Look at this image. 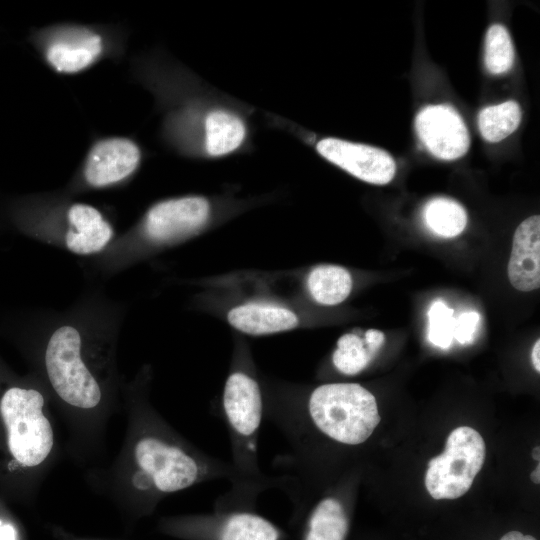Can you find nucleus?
<instances>
[{"label": "nucleus", "mask_w": 540, "mask_h": 540, "mask_svg": "<svg viewBox=\"0 0 540 540\" xmlns=\"http://www.w3.org/2000/svg\"><path fill=\"white\" fill-rule=\"evenodd\" d=\"M65 245L73 253L89 255L101 251L112 239L113 229L94 207L74 204L67 213Z\"/></svg>", "instance_id": "nucleus-13"}, {"label": "nucleus", "mask_w": 540, "mask_h": 540, "mask_svg": "<svg viewBox=\"0 0 540 540\" xmlns=\"http://www.w3.org/2000/svg\"><path fill=\"white\" fill-rule=\"evenodd\" d=\"M428 227L445 238L462 233L467 224V213L458 202L445 197L431 199L424 208Z\"/></svg>", "instance_id": "nucleus-20"}, {"label": "nucleus", "mask_w": 540, "mask_h": 540, "mask_svg": "<svg viewBox=\"0 0 540 540\" xmlns=\"http://www.w3.org/2000/svg\"><path fill=\"white\" fill-rule=\"evenodd\" d=\"M317 150L328 161L371 184L385 185L396 173L393 157L377 147L325 138L318 142Z\"/></svg>", "instance_id": "nucleus-8"}, {"label": "nucleus", "mask_w": 540, "mask_h": 540, "mask_svg": "<svg viewBox=\"0 0 540 540\" xmlns=\"http://www.w3.org/2000/svg\"><path fill=\"white\" fill-rule=\"evenodd\" d=\"M209 203L203 197L170 199L154 205L147 213L145 232L155 242L184 237L205 224Z\"/></svg>", "instance_id": "nucleus-9"}, {"label": "nucleus", "mask_w": 540, "mask_h": 540, "mask_svg": "<svg viewBox=\"0 0 540 540\" xmlns=\"http://www.w3.org/2000/svg\"><path fill=\"white\" fill-rule=\"evenodd\" d=\"M539 353H540V341L539 339L535 342L533 348H532V352H531V360H532V364L534 366V369L537 371V372H540V357H539Z\"/></svg>", "instance_id": "nucleus-26"}, {"label": "nucleus", "mask_w": 540, "mask_h": 540, "mask_svg": "<svg viewBox=\"0 0 540 540\" xmlns=\"http://www.w3.org/2000/svg\"><path fill=\"white\" fill-rule=\"evenodd\" d=\"M140 152L136 144L124 138H111L97 143L90 151L85 178L95 187L119 182L137 167Z\"/></svg>", "instance_id": "nucleus-10"}, {"label": "nucleus", "mask_w": 540, "mask_h": 540, "mask_svg": "<svg viewBox=\"0 0 540 540\" xmlns=\"http://www.w3.org/2000/svg\"><path fill=\"white\" fill-rule=\"evenodd\" d=\"M416 133L436 158L455 160L469 149L470 136L461 115L451 105L423 107L415 117Z\"/></svg>", "instance_id": "nucleus-7"}, {"label": "nucleus", "mask_w": 540, "mask_h": 540, "mask_svg": "<svg viewBox=\"0 0 540 540\" xmlns=\"http://www.w3.org/2000/svg\"><path fill=\"white\" fill-rule=\"evenodd\" d=\"M384 342V333L376 329L367 330L363 337L346 333L337 341L332 354L333 366L341 374L356 375L371 363Z\"/></svg>", "instance_id": "nucleus-15"}, {"label": "nucleus", "mask_w": 540, "mask_h": 540, "mask_svg": "<svg viewBox=\"0 0 540 540\" xmlns=\"http://www.w3.org/2000/svg\"><path fill=\"white\" fill-rule=\"evenodd\" d=\"M540 465L538 464L536 469L531 473V479L535 484H539L540 482Z\"/></svg>", "instance_id": "nucleus-27"}, {"label": "nucleus", "mask_w": 540, "mask_h": 540, "mask_svg": "<svg viewBox=\"0 0 540 540\" xmlns=\"http://www.w3.org/2000/svg\"><path fill=\"white\" fill-rule=\"evenodd\" d=\"M539 447L537 446L534 450H533V457L534 459H537L539 460Z\"/></svg>", "instance_id": "nucleus-28"}, {"label": "nucleus", "mask_w": 540, "mask_h": 540, "mask_svg": "<svg viewBox=\"0 0 540 540\" xmlns=\"http://www.w3.org/2000/svg\"><path fill=\"white\" fill-rule=\"evenodd\" d=\"M453 309L441 300H435L428 311L430 342L440 348L450 347L454 338Z\"/></svg>", "instance_id": "nucleus-22"}, {"label": "nucleus", "mask_w": 540, "mask_h": 540, "mask_svg": "<svg viewBox=\"0 0 540 540\" xmlns=\"http://www.w3.org/2000/svg\"><path fill=\"white\" fill-rule=\"evenodd\" d=\"M500 540H537L532 535H525L519 531H509Z\"/></svg>", "instance_id": "nucleus-25"}, {"label": "nucleus", "mask_w": 540, "mask_h": 540, "mask_svg": "<svg viewBox=\"0 0 540 540\" xmlns=\"http://www.w3.org/2000/svg\"><path fill=\"white\" fill-rule=\"evenodd\" d=\"M522 111L514 100L487 106L478 114V128L483 139L496 143L511 135L520 125Z\"/></svg>", "instance_id": "nucleus-19"}, {"label": "nucleus", "mask_w": 540, "mask_h": 540, "mask_svg": "<svg viewBox=\"0 0 540 540\" xmlns=\"http://www.w3.org/2000/svg\"><path fill=\"white\" fill-rule=\"evenodd\" d=\"M102 50L101 37L87 29L60 32L48 45V62L59 72L74 73L91 65Z\"/></svg>", "instance_id": "nucleus-12"}, {"label": "nucleus", "mask_w": 540, "mask_h": 540, "mask_svg": "<svg viewBox=\"0 0 540 540\" xmlns=\"http://www.w3.org/2000/svg\"><path fill=\"white\" fill-rule=\"evenodd\" d=\"M515 52L510 34L502 24L491 25L486 33L484 64L487 71L498 75L508 72L514 64Z\"/></svg>", "instance_id": "nucleus-21"}, {"label": "nucleus", "mask_w": 540, "mask_h": 540, "mask_svg": "<svg viewBox=\"0 0 540 540\" xmlns=\"http://www.w3.org/2000/svg\"><path fill=\"white\" fill-rule=\"evenodd\" d=\"M43 407L39 391L21 387L8 389L0 401L9 451L25 467L42 463L53 447V430Z\"/></svg>", "instance_id": "nucleus-4"}, {"label": "nucleus", "mask_w": 540, "mask_h": 540, "mask_svg": "<svg viewBox=\"0 0 540 540\" xmlns=\"http://www.w3.org/2000/svg\"><path fill=\"white\" fill-rule=\"evenodd\" d=\"M45 368L51 386L67 404L80 409L96 407L101 387L84 356V339L71 325L58 327L45 350Z\"/></svg>", "instance_id": "nucleus-3"}, {"label": "nucleus", "mask_w": 540, "mask_h": 540, "mask_svg": "<svg viewBox=\"0 0 540 540\" xmlns=\"http://www.w3.org/2000/svg\"><path fill=\"white\" fill-rule=\"evenodd\" d=\"M349 515L345 502L336 494L322 497L311 508L303 540H345Z\"/></svg>", "instance_id": "nucleus-16"}, {"label": "nucleus", "mask_w": 540, "mask_h": 540, "mask_svg": "<svg viewBox=\"0 0 540 540\" xmlns=\"http://www.w3.org/2000/svg\"><path fill=\"white\" fill-rule=\"evenodd\" d=\"M480 321V315L475 311L465 312L455 319L454 338L460 344H470Z\"/></svg>", "instance_id": "nucleus-23"}, {"label": "nucleus", "mask_w": 540, "mask_h": 540, "mask_svg": "<svg viewBox=\"0 0 540 540\" xmlns=\"http://www.w3.org/2000/svg\"><path fill=\"white\" fill-rule=\"evenodd\" d=\"M177 529L201 540H280L281 531L252 510L216 511L182 519Z\"/></svg>", "instance_id": "nucleus-6"}, {"label": "nucleus", "mask_w": 540, "mask_h": 540, "mask_svg": "<svg viewBox=\"0 0 540 540\" xmlns=\"http://www.w3.org/2000/svg\"><path fill=\"white\" fill-rule=\"evenodd\" d=\"M485 457V442L475 429L468 426L454 429L444 452L428 463L425 474L428 493L436 500L463 496L472 486Z\"/></svg>", "instance_id": "nucleus-5"}, {"label": "nucleus", "mask_w": 540, "mask_h": 540, "mask_svg": "<svg viewBox=\"0 0 540 540\" xmlns=\"http://www.w3.org/2000/svg\"><path fill=\"white\" fill-rule=\"evenodd\" d=\"M352 277L347 269L337 265L315 267L307 278L311 297L319 304L333 306L343 302L352 290Z\"/></svg>", "instance_id": "nucleus-17"}, {"label": "nucleus", "mask_w": 540, "mask_h": 540, "mask_svg": "<svg viewBox=\"0 0 540 540\" xmlns=\"http://www.w3.org/2000/svg\"><path fill=\"white\" fill-rule=\"evenodd\" d=\"M221 415L231 451L230 488L215 503L216 511L252 510L257 498L272 487L282 488L280 476L262 472L258 460V440L264 419L263 390L245 368L228 375L221 398Z\"/></svg>", "instance_id": "nucleus-1"}, {"label": "nucleus", "mask_w": 540, "mask_h": 540, "mask_svg": "<svg viewBox=\"0 0 540 540\" xmlns=\"http://www.w3.org/2000/svg\"><path fill=\"white\" fill-rule=\"evenodd\" d=\"M133 446V483L154 501L196 484L232 479L229 461L208 455L185 442L157 418H148Z\"/></svg>", "instance_id": "nucleus-2"}, {"label": "nucleus", "mask_w": 540, "mask_h": 540, "mask_svg": "<svg viewBox=\"0 0 540 540\" xmlns=\"http://www.w3.org/2000/svg\"><path fill=\"white\" fill-rule=\"evenodd\" d=\"M511 285L522 292L540 286V216L533 215L517 227L507 267Z\"/></svg>", "instance_id": "nucleus-11"}, {"label": "nucleus", "mask_w": 540, "mask_h": 540, "mask_svg": "<svg viewBox=\"0 0 540 540\" xmlns=\"http://www.w3.org/2000/svg\"><path fill=\"white\" fill-rule=\"evenodd\" d=\"M206 148L210 155H224L235 150L243 141L245 127L236 115L226 111H213L205 122Z\"/></svg>", "instance_id": "nucleus-18"}, {"label": "nucleus", "mask_w": 540, "mask_h": 540, "mask_svg": "<svg viewBox=\"0 0 540 540\" xmlns=\"http://www.w3.org/2000/svg\"><path fill=\"white\" fill-rule=\"evenodd\" d=\"M229 323L249 335H267L296 327L298 318L291 310L270 303L250 302L232 308Z\"/></svg>", "instance_id": "nucleus-14"}, {"label": "nucleus", "mask_w": 540, "mask_h": 540, "mask_svg": "<svg viewBox=\"0 0 540 540\" xmlns=\"http://www.w3.org/2000/svg\"><path fill=\"white\" fill-rule=\"evenodd\" d=\"M0 540H16L14 528L9 524L0 521Z\"/></svg>", "instance_id": "nucleus-24"}]
</instances>
